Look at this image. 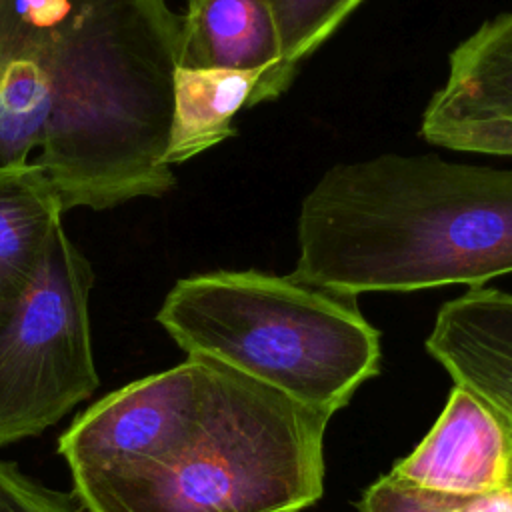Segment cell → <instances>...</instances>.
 I'll use <instances>...</instances> for the list:
<instances>
[{
	"mask_svg": "<svg viewBox=\"0 0 512 512\" xmlns=\"http://www.w3.org/2000/svg\"><path fill=\"white\" fill-rule=\"evenodd\" d=\"M178 60L168 0H0V168L38 166L66 212L168 194Z\"/></svg>",
	"mask_w": 512,
	"mask_h": 512,
	"instance_id": "cell-1",
	"label": "cell"
},
{
	"mask_svg": "<svg viewBox=\"0 0 512 512\" xmlns=\"http://www.w3.org/2000/svg\"><path fill=\"white\" fill-rule=\"evenodd\" d=\"M420 138L432 146L512 158V12L482 22L448 58Z\"/></svg>",
	"mask_w": 512,
	"mask_h": 512,
	"instance_id": "cell-6",
	"label": "cell"
},
{
	"mask_svg": "<svg viewBox=\"0 0 512 512\" xmlns=\"http://www.w3.org/2000/svg\"><path fill=\"white\" fill-rule=\"evenodd\" d=\"M294 278L344 296L512 272V168L386 152L328 168L304 196Z\"/></svg>",
	"mask_w": 512,
	"mask_h": 512,
	"instance_id": "cell-3",
	"label": "cell"
},
{
	"mask_svg": "<svg viewBox=\"0 0 512 512\" xmlns=\"http://www.w3.org/2000/svg\"><path fill=\"white\" fill-rule=\"evenodd\" d=\"M364 0H270L280 34L282 62L262 78L250 100V108L278 100L296 80L304 62L328 42Z\"/></svg>",
	"mask_w": 512,
	"mask_h": 512,
	"instance_id": "cell-12",
	"label": "cell"
},
{
	"mask_svg": "<svg viewBox=\"0 0 512 512\" xmlns=\"http://www.w3.org/2000/svg\"><path fill=\"white\" fill-rule=\"evenodd\" d=\"M64 214L38 166L0 168V312L34 276Z\"/></svg>",
	"mask_w": 512,
	"mask_h": 512,
	"instance_id": "cell-11",
	"label": "cell"
},
{
	"mask_svg": "<svg viewBox=\"0 0 512 512\" xmlns=\"http://www.w3.org/2000/svg\"><path fill=\"white\" fill-rule=\"evenodd\" d=\"M0 512H84L76 498L46 488L0 460Z\"/></svg>",
	"mask_w": 512,
	"mask_h": 512,
	"instance_id": "cell-14",
	"label": "cell"
},
{
	"mask_svg": "<svg viewBox=\"0 0 512 512\" xmlns=\"http://www.w3.org/2000/svg\"><path fill=\"white\" fill-rule=\"evenodd\" d=\"M92 286L90 262L58 226L26 288L0 312V446L42 434L98 388Z\"/></svg>",
	"mask_w": 512,
	"mask_h": 512,
	"instance_id": "cell-5",
	"label": "cell"
},
{
	"mask_svg": "<svg viewBox=\"0 0 512 512\" xmlns=\"http://www.w3.org/2000/svg\"><path fill=\"white\" fill-rule=\"evenodd\" d=\"M332 416L216 360L108 392L58 438L84 512H302Z\"/></svg>",
	"mask_w": 512,
	"mask_h": 512,
	"instance_id": "cell-2",
	"label": "cell"
},
{
	"mask_svg": "<svg viewBox=\"0 0 512 512\" xmlns=\"http://www.w3.org/2000/svg\"><path fill=\"white\" fill-rule=\"evenodd\" d=\"M390 474L460 496L512 494V424L454 384L436 424Z\"/></svg>",
	"mask_w": 512,
	"mask_h": 512,
	"instance_id": "cell-7",
	"label": "cell"
},
{
	"mask_svg": "<svg viewBox=\"0 0 512 512\" xmlns=\"http://www.w3.org/2000/svg\"><path fill=\"white\" fill-rule=\"evenodd\" d=\"M264 72L176 66L172 74V112L166 166L184 164L236 134L234 118L250 108Z\"/></svg>",
	"mask_w": 512,
	"mask_h": 512,
	"instance_id": "cell-10",
	"label": "cell"
},
{
	"mask_svg": "<svg viewBox=\"0 0 512 512\" xmlns=\"http://www.w3.org/2000/svg\"><path fill=\"white\" fill-rule=\"evenodd\" d=\"M512 494L460 496L430 490L386 474L370 484L356 502L358 512H506Z\"/></svg>",
	"mask_w": 512,
	"mask_h": 512,
	"instance_id": "cell-13",
	"label": "cell"
},
{
	"mask_svg": "<svg viewBox=\"0 0 512 512\" xmlns=\"http://www.w3.org/2000/svg\"><path fill=\"white\" fill-rule=\"evenodd\" d=\"M428 354L512 424V294L476 286L440 306Z\"/></svg>",
	"mask_w": 512,
	"mask_h": 512,
	"instance_id": "cell-8",
	"label": "cell"
},
{
	"mask_svg": "<svg viewBox=\"0 0 512 512\" xmlns=\"http://www.w3.org/2000/svg\"><path fill=\"white\" fill-rule=\"evenodd\" d=\"M282 62V34L270 0H186L180 66L264 72Z\"/></svg>",
	"mask_w": 512,
	"mask_h": 512,
	"instance_id": "cell-9",
	"label": "cell"
},
{
	"mask_svg": "<svg viewBox=\"0 0 512 512\" xmlns=\"http://www.w3.org/2000/svg\"><path fill=\"white\" fill-rule=\"evenodd\" d=\"M156 320L188 356L216 360L328 416L380 370V332L356 298L292 274L212 270L180 278Z\"/></svg>",
	"mask_w": 512,
	"mask_h": 512,
	"instance_id": "cell-4",
	"label": "cell"
}]
</instances>
